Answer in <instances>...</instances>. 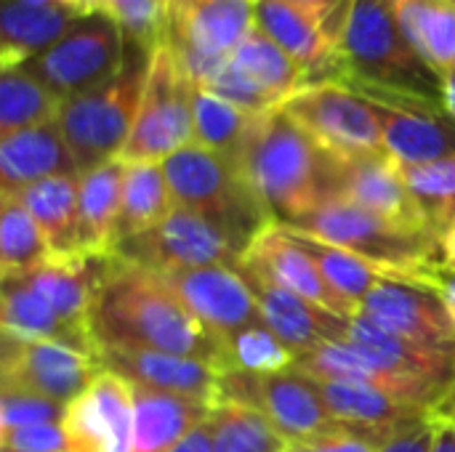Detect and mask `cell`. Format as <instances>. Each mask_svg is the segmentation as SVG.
<instances>
[{"label":"cell","instance_id":"16","mask_svg":"<svg viewBox=\"0 0 455 452\" xmlns=\"http://www.w3.org/2000/svg\"><path fill=\"white\" fill-rule=\"evenodd\" d=\"M61 429L67 434L69 452H133V384L101 370L93 384L67 405Z\"/></svg>","mask_w":455,"mask_h":452},{"label":"cell","instance_id":"26","mask_svg":"<svg viewBox=\"0 0 455 452\" xmlns=\"http://www.w3.org/2000/svg\"><path fill=\"white\" fill-rule=\"evenodd\" d=\"M136 397V437L133 452H171L195 429L205 426L216 402L184 394L133 386Z\"/></svg>","mask_w":455,"mask_h":452},{"label":"cell","instance_id":"28","mask_svg":"<svg viewBox=\"0 0 455 452\" xmlns=\"http://www.w3.org/2000/svg\"><path fill=\"white\" fill-rule=\"evenodd\" d=\"M104 269V258L72 256V258H48L32 272L16 274L35 293L45 298V304L72 328L88 333V312L93 304V293Z\"/></svg>","mask_w":455,"mask_h":452},{"label":"cell","instance_id":"31","mask_svg":"<svg viewBox=\"0 0 455 452\" xmlns=\"http://www.w3.org/2000/svg\"><path fill=\"white\" fill-rule=\"evenodd\" d=\"M77 186L80 176H51L13 192L35 218L53 258L83 256L77 242Z\"/></svg>","mask_w":455,"mask_h":452},{"label":"cell","instance_id":"23","mask_svg":"<svg viewBox=\"0 0 455 452\" xmlns=\"http://www.w3.org/2000/svg\"><path fill=\"white\" fill-rule=\"evenodd\" d=\"M96 357L101 370L120 376L133 386L219 402L221 373L200 360L149 349H96Z\"/></svg>","mask_w":455,"mask_h":452},{"label":"cell","instance_id":"17","mask_svg":"<svg viewBox=\"0 0 455 452\" xmlns=\"http://www.w3.org/2000/svg\"><path fill=\"white\" fill-rule=\"evenodd\" d=\"M379 112L384 152L397 165H424L455 155V120L445 107L389 93H365Z\"/></svg>","mask_w":455,"mask_h":452},{"label":"cell","instance_id":"46","mask_svg":"<svg viewBox=\"0 0 455 452\" xmlns=\"http://www.w3.org/2000/svg\"><path fill=\"white\" fill-rule=\"evenodd\" d=\"M437 426H440V421L432 418V421L416 424L411 429H403L381 445V452H432Z\"/></svg>","mask_w":455,"mask_h":452},{"label":"cell","instance_id":"49","mask_svg":"<svg viewBox=\"0 0 455 452\" xmlns=\"http://www.w3.org/2000/svg\"><path fill=\"white\" fill-rule=\"evenodd\" d=\"M432 452H455V421H440Z\"/></svg>","mask_w":455,"mask_h":452},{"label":"cell","instance_id":"19","mask_svg":"<svg viewBox=\"0 0 455 452\" xmlns=\"http://www.w3.org/2000/svg\"><path fill=\"white\" fill-rule=\"evenodd\" d=\"M336 197L349 200L400 226L432 232L429 221L424 218L416 197L405 184L403 168L387 152L344 160L336 157Z\"/></svg>","mask_w":455,"mask_h":452},{"label":"cell","instance_id":"42","mask_svg":"<svg viewBox=\"0 0 455 452\" xmlns=\"http://www.w3.org/2000/svg\"><path fill=\"white\" fill-rule=\"evenodd\" d=\"M64 410H67L64 405L51 402L45 397L21 389H0V432H13L40 424H61Z\"/></svg>","mask_w":455,"mask_h":452},{"label":"cell","instance_id":"7","mask_svg":"<svg viewBox=\"0 0 455 452\" xmlns=\"http://www.w3.org/2000/svg\"><path fill=\"white\" fill-rule=\"evenodd\" d=\"M195 91L168 43L152 48L149 75L128 144L120 155L125 163H165L179 149L195 144Z\"/></svg>","mask_w":455,"mask_h":452},{"label":"cell","instance_id":"13","mask_svg":"<svg viewBox=\"0 0 455 452\" xmlns=\"http://www.w3.org/2000/svg\"><path fill=\"white\" fill-rule=\"evenodd\" d=\"M307 85L304 69L256 27L203 88L251 115H267L280 109Z\"/></svg>","mask_w":455,"mask_h":452},{"label":"cell","instance_id":"4","mask_svg":"<svg viewBox=\"0 0 455 452\" xmlns=\"http://www.w3.org/2000/svg\"><path fill=\"white\" fill-rule=\"evenodd\" d=\"M285 229L349 250L395 282L440 290L445 277L437 234L400 226L341 197L328 200L315 213Z\"/></svg>","mask_w":455,"mask_h":452},{"label":"cell","instance_id":"22","mask_svg":"<svg viewBox=\"0 0 455 452\" xmlns=\"http://www.w3.org/2000/svg\"><path fill=\"white\" fill-rule=\"evenodd\" d=\"M256 27L304 69L309 85L341 83L339 43L301 8L285 0H256Z\"/></svg>","mask_w":455,"mask_h":452},{"label":"cell","instance_id":"51","mask_svg":"<svg viewBox=\"0 0 455 452\" xmlns=\"http://www.w3.org/2000/svg\"><path fill=\"white\" fill-rule=\"evenodd\" d=\"M440 77H443V107L455 120V67L448 69V72H443Z\"/></svg>","mask_w":455,"mask_h":452},{"label":"cell","instance_id":"29","mask_svg":"<svg viewBox=\"0 0 455 452\" xmlns=\"http://www.w3.org/2000/svg\"><path fill=\"white\" fill-rule=\"evenodd\" d=\"M80 13L61 5H29L0 0V69L21 67L51 48Z\"/></svg>","mask_w":455,"mask_h":452},{"label":"cell","instance_id":"54","mask_svg":"<svg viewBox=\"0 0 455 452\" xmlns=\"http://www.w3.org/2000/svg\"><path fill=\"white\" fill-rule=\"evenodd\" d=\"M88 5H91V11H93V0H88Z\"/></svg>","mask_w":455,"mask_h":452},{"label":"cell","instance_id":"30","mask_svg":"<svg viewBox=\"0 0 455 452\" xmlns=\"http://www.w3.org/2000/svg\"><path fill=\"white\" fill-rule=\"evenodd\" d=\"M0 325L3 336L19 341H56L93 352V341L85 330L67 325L40 293H35L21 277L11 274L0 282Z\"/></svg>","mask_w":455,"mask_h":452},{"label":"cell","instance_id":"25","mask_svg":"<svg viewBox=\"0 0 455 452\" xmlns=\"http://www.w3.org/2000/svg\"><path fill=\"white\" fill-rule=\"evenodd\" d=\"M51 176H80L56 120L0 136V194Z\"/></svg>","mask_w":455,"mask_h":452},{"label":"cell","instance_id":"41","mask_svg":"<svg viewBox=\"0 0 455 452\" xmlns=\"http://www.w3.org/2000/svg\"><path fill=\"white\" fill-rule=\"evenodd\" d=\"M93 13L109 16L131 43L157 48L168 40V0H93Z\"/></svg>","mask_w":455,"mask_h":452},{"label":"cell","instance_id":"21","mask_svg":"<svg viewBox=\"0 0 455 452\" xmlns=\"http://www.w3.org/2000/svg\"><path fill=\"white\" fill-rule=\"evenodd\" d=\"M243 264L339 317H357V306H352L328 285L325 274L320 272L309 250L299 242L293 232H288L280 224H272L251 242V248L243 256Z\"/></svg>","mask_w":455,"mask_h":452},{"label":"cell","instance_id":"38","mask_svg":"<svg viewBox=\"0 0 455 452\" xmlns=\"http://www.w3.org/2000/svg\"><path fill=\"white\" fill-rule=\"evenodd\" d=\"M291 232V229H288ZM296 234V232H293ZM299 242L309 250V256L315 258V264L320 266V272L325 274L328 285L341 296L347 298L352 306H357L360 312V304L363 298L381 282L387 280L373 264L363 261L360 256L349 253V250H341L336 245H328L323 240H315V237H307V234H296Z\"/></svg>","mask_w":455,"mask_h":452},{"label":"cell","instance_id":"27","mask_svg":"<svg viewBox=\"0 0 455 452\" xmlns=\"http://www.w3.org/2000/svg\"><path fill=\"white\" fill-rule=\"evenodd\" d=\"M125 160H109L88 173H80L77 186V242L88 258L115 253V234L123 200Z\"/></svg>","mask_w":455,"mask_h":452},{"label":"cell","instance_id":"47","mask_svg":"<svg viewBox=\"0 0 455 452\" xmlns=\"http://www.w3.org/2000/svg\"><path fill=\"white\" fill-rule=\"evenodd\" d=\"M171 452H216L213 450V440H211V429H208V424L205 426H200V429H195L181 445H176Z\"/></svg>","mask_w":455,"mask_h":452},{"label":"cell","instance_id":"15","mask_svg":"<svg viewBox=\"0 0 455 452\" xmlns=\"http://www.w3.org/2000/svg\"><path fill=\"white\" fill-rule=\"evenodd\" d=\"M187 312L219 341L264 325L256 296L240 266H200L157 272Z\"/></svg>","mask_w":455,"mask_h":452},{"label":"cell","instance_id":"53","mask_svg":"<svg viewBox=\"0 0 455 452\" xmlns=\"http://www.w3.org/2000/svg\"><path fill=\"white\" fill-rule=\"evenodd\" d=\"M195 0H168V11H171V16L173 13H179V11H184V8H189Z\"/></svg>","mask_w":455,"mask_h":452},{"label":"cell","instance_id":"6","mask_svg":"<svg viewBox=\"0 0 455 452\" xmlns=\"http://www.w3.org/2000/svg\"><path fill=\"white\" fill-rule=\"evenodd\" d=\"M163 168L173 202L224 229L237 242L243 256L251 242L275 224L269 208L256 194L243 168L227 157L200 144H189L171 155Z\"/></svg>","mask_w":455,"mask_h":452},{"label":"cell","instance_id":"55","mask_svg":"<svg viewBox=\"0 0 455 452\" xmlns=\"http://www.w3.org/2000/svg\"><path fill=\"white\" fill-rule=\"evenodd\" d=\"M0 452H5V450H0Z\"/></svg>","mask_w":455,"mask_h":452},{"label":"cell","instance_id":"37","mask_svg":"<svg viewBox=\"0 0 455 452\" xmlns=\"http://www.w3.org/2000/svg\"><path fill=\"white\" fill-rule=\"evenodd\" d=\"M51 256L43 232L16 194H0V269L3 277L32 272Z\"/></svg>","mask_w":455,"mask_h":452},{"label":"cell","instance_id":"2","mask_svg":"<svg viewBox=\"0 0 455 452\" xmlns=\"http://www.w3.org/2000/svg\"><path fill=\"white\" fill-rule=\"evenodd\" d=\"M240 168L280 226H293L336 200V157L323 152L283 107L259 117Z\"/></svg>","mask_w":455,"mask_h":452},{"label":"cell","instance_id":"8","mask_svg":"<svg viewBox=\"0 0 455 452\" xmlns=\"http://www.w3.org/2000/svg\"><path fill=\"white\" fill-rule=\"evenodd\" d=\"M128 56V37L104 13L77 19L51 48L29 59L27 67L61 101L80 96L115 77Z\"/></svg>","mask_w":455,"mask_h":452},{"label":"cell","instance_id":"14","mask_svg":"<svg viewBox=\"0 0 455 452\" xmlns=\"http://www.w3.org/2000/svg\"><path fill=\"white\" fill-rule=\"evenodd\" d=\"M99 373L101 362L93 352L56 341H19L3 336L0 389H21L67 408Z\"/></svg>","mask_w":455,"mask_h":452},{"label":"cell","instance_id":"10","mask_svg":"<svg viewBox=\"0 0 455 452\" xmlns=\"http://www.w3.org/2000/svg\"><path fill=\"white\" fill-rule=\"evenodd\" d=\"M112 256L141 264L152 272L240 266L243 261V250L224 229L181 205H176L157 226L120 242Z\"/></svg>","mask_w":455,"mask_h":452},{"label":"cell","instance_id":"12","mask_svg":"<svg viewBox=\"0 0 455 452\" xmlns=\"http://www.w3.org/2000/svg\"><path fill=\"white\" fill-rule=\"evenodd\" d=\"M219 402H240L261 416L293 445L331 429L333 416L317 389V381L299 370L256 376V373H221Z\"/></svg>","mask_w":455,"mask_h":452},{"label":"cell","instance_id":"48","mask_svg":"<svg viewBox=\"0 0 455 452\" xmlns=\"http://www.w3.org/2000/svg\"><path fill=\"white\" fill-rule=\"evenodd\" d=\"M440 250H443L445 272H455V218L448 224V229L440 234Z\"/></svg>","mask_w":455,"mask_h":452},{"label":"cell","instance_id":"20","mask_svg":"<svg viewBox=\"0 0 455 452\" xmlns=\"http://www.w3.org/2000/svg\"><path fill=\"white\" fill-rule=\"evenodd\" d=\"M240 272L256 296L264 325L296 357L304 352H312L323 344H347V328H349L347 317H339V314L301 298L299 293L272 282L269 277L259 274L256 269H248L243 261H240Z\"/></svg>","mask_w":455,"mask_h":452},{"label":"cell","instance_id":"1","mask_svg":"<svg viewBox=\"0 0 455 452\" xmlns=\"http://www.w3.org/2000/svg\"><path fill=\"white\" fill-rule=\"evenodd\" d=\"M93 349H149L200 360L227 373L221 341L208 333L165 285L133 261L107 256L88 312Z\"/></svg>","mask_w":455,"mask_h":452},{"label":"cell","instance_id":"33","mask_svg":"<svg viewBox=\"0 0 455 452\" xmlns=\"http://www.w3.org/2000/svg\"><path fill=\"white\" fill-rule=\"evenodd\" d=\"M411 45L437 72L455 67V0H395Z\"/></svg>","mask_w":455,"mask_h":452},{"label":"cell","instance_id":"3","mask_svg":"<svg viewBox=\"0 0 455 452\" xmlns=\"http://www.w3.org/2000/svg\"><path fill=\"white\" fill-rule=\"evenodd\" d=\"M339 56L341 83L360 93L411 96L443 107V77L411 45L395 0H355L339 40Z\"/></svg>","mask_w":455,"mask_h":452},{"label":"cell","instance_id":"36","mask_svg":"<svg viewBox=\"0 0 455 452\" xmlns=\"http://www.w3.org/2000/svg\"><path fill=\"white\" fill-rule=\"evenodd\" d=\"M208 429L216 452H293L267 416L240 402H216Z\"/></svg>","mask_w":455,"mask_h":452},{"label":"cell","instance_id":"24","mask_svg":"<svg viewBox=\"0 0 455 452\" xmlns=\"http://www.w3.org/2000/svg\"><path fill=\"white\" fill-rule=\"evenodd\" d=\"M317 389H320L333 421L352 426V429H360V432H365L381 442H387L389 437H395L403 429H411L416 424L435 418L432 413L413 408L408 402H400L397 397H392L381 389L365 386V384L317 381Z\"/></svg>","mask_w":455,"mask_h":452},{"label":"cell","instance_id":"18","mask_svg":"<svg viewBox=\"0 0 455 452\" xmlns=\"http://www.w3.org/2000/svg\"><path fill=\"white\" fill-rule=\"evenodd\" d=\"M365 320L411 341L455 349V320L437 290L381 280L360 304Z\"/></svg>","mask_w":455,"mask_h":452},{"label":"cell","instance_id":"34","mask_svg":"<svg viewBox=\"0 0 455 452\" xmlns=\"http://www.w3.org/2000/svg\"><path fill=\"white\" fill-rule=\"evenodd\" d=\"M259 117L261 115H251L203 85H197L195 91V144L227 157L237 168Z\"/></svg>","mask_w":455,"mask_h":452},{"label":"cell","instance_id":"9","mask_svg":"<svg viewBox=\"0 0 455 452\" xmlns=\"http://www.w3.org/2000/svg\"><path fill=\"white\" fill-rule=\"evenodd\" d=\"M283 109L331 157L344 160L384 152L376 104L344 83L307 85Z\"/></svg>","mask_w":455,"mask_h":452},{"label":"cell","instance_id":"44","mask_svg":"<svg viewBox=\"0 0 455 452\" xmlns=\"http://www.w3.org/2000/svg\"><path fill=\"white\" fill-rule=\"evenodd\" d=\"M0 450L5 452H69L61 424L24 426L13 432H0Z\"/></svg>","mask_w":455,"mask_h":452},{"label":"cell","instance_id":"43","mask_svg":"<svg viewBox=\"0 0 455 452\" xmlns=\"http://www.w3.org/2000/svg\"><path fill=\"white\" fill-rule=\"evenodd\" d=\"M381 445H384L381 440L360 429L333 424L331 429L296 442L293 452H381Z\"/></svg>","mask_w":455,"mask_h":452},{"label":"cell","instance_id":"32","mask_svg":"<svg viewBox=\"0 0 455 452\" xmlns=\"http://www.w3.org/2000/svg\"><path fill=\"white\" fill-rule=\"evenodd\" d=\"M173 208L176 202H173L163 163H125L115 248L157 226Z\"/></svg>","mask_w":455,"mask_h":452},{"label":"cell","instance_id":"35","mask_svg":"<svg viewBox=\"0 0 455 452\" xmlns=\"http://www.w3.org/2000/svg\"><path fill=\"white\" fill-rule=\"evenodd\" d=\"M61 104L64 101L27 67L0 69V136L53 123Z\"/></svg>","mask_w":455,"mask_h":452},{"label":"cell","instance_id":"50","mask_svg":"<svg viewBox=\"0 0 455 452\" xmlns=\"http://www.w3.org/2000/svg\"><path fill=\"white\" fill-rule=\"evenodd\" d=\"M19 3H29V5H61V8H69L80 16H91V5L88 0H19Z\"/></svg>","mask_w":455,"mask_h":452},{"label":"cell","instance_id":"39","mask_svg":"<svg viewBox=\"0 0 455 452\" xmlns=\"http://www.w3.org/2000/svg\"><path fill=\"white\" fill-rule=\"evenodd\" d=\"M432 232L440 237L455 218V155L424 165H400Z\"/></svg>","mask_w":455,"mask_h":452},{"label":"cell","instance_id":"11","mask_svg":"<svg viewBox=\"0 0 455 452\" xmlns=\"http://www.w3.org/2000/svg\"><path fill=\"white\" fill-rule=\"evenodd\" d=\"M256 29V0H195L171 16L168 45L187 75L205 85Z\"/></svg>","mask_w":455,"mask_h":452},{"label":"cell","instance_id":"5","mask_svg":"<svg viewBox=\"0 0 455 452\" xmlns=\"http://www.w3.org/2000/svg\"><path fill=\"white\" fill-rule=\"evenodd\" d=\"M149 61L152 48L128 40L125 64L115 77L61 104L56 123L75 157L77 173H88L123 155L139 115Z\"/></svg>","mask_w":455,"mask_h":452},{"label":"cell","instance_id":"52","mask_svg":"<svg viewBox=\"0 0 455 452\" xmlns=\"http://www.w3.org/2000/svg\"><path fill=\"white\" fill-rule=\"evenodd\" d=\"M440 298L445 301V306H448V312L453 314L455 320V272H445V277H443V285H440Z\"/></svg>","mask_w":455,"mask_h":452},{"label":"cell","instance_id":"45","mask_svg":"<svg viewBox=\"0 0 455 452\" xmlns=\"http://www.w3.org/2000/svg\"><path fill=\"white\" fill-rule=\"evenodd\" d=\"M296 8H301L304 13H309L315 21L323 24V29L339 43L341 40V32H344V24H347V16L352 11V3L355 0H285Z\"/></svg>","mask_w":455,"mask_h":452},{"label":"cell","instance_id":"40","mask_svg":"<svg viewBox=\"0 0 455 452\" xmlns=\"http://www.w3.org/2000/svg\"><path fill=\"white\" fill-rule=\"evenodd\" d=\"M227 354V373H256V376H272L293 370L296 354L267 328L256 325L248 330H240L221 341Z\"/></svg>","mask_w":455,"mask_h":452}]
</instances>
